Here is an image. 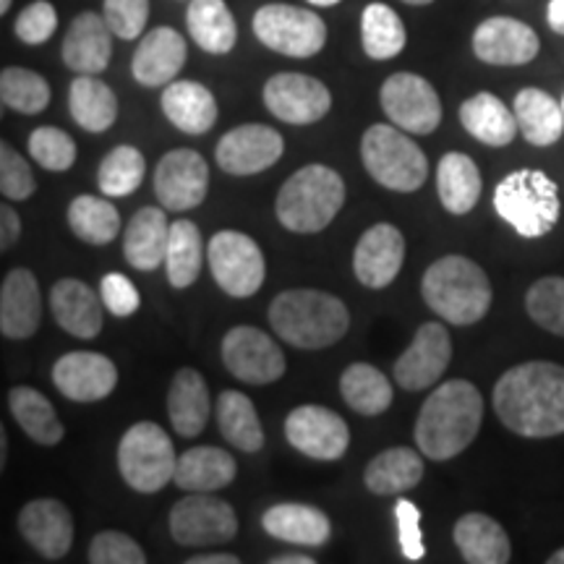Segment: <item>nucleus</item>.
I'll list each match as a JSON object with an SVG mask.
<instances>
[{"label": "nucleus", "instance_id": "nucleus-32", "mask_svg": "<svg viewBox=\"0 0 564 564\" xmlns=\"http://www.w3.org/2000/svg\"><path fill=\"white\" fill-rule=\"evenodd\" d=\"M436 192H440L442 207L449 215H468L481 199V171L468 154L447 152L436 165Z\"/></svg>", "mask_w": 564, "mask_h": 564}, {"label": "nucleus", "instance_id": "nucleus-7", "mask_svg": "<svg viewBox=\"0 0 564 564\" xmlns=\"http://www.w3.org/2000/svg\"><path fill=\"white\" fill-rule=\"evenodd\" d=\"M361 160L366 173L379 186L398 194H413L426 183L429 160L408 131L398 126L373 123L361 139Z\"/></svg>", "mask_w": 564, "mask_h": 564}, {"label": "nucleus", "instance_id": "nucleus-20", "mask_svg": "<svg viewBox=\"0 0 564 564\" xmlns=\"http://www.w3.org/2000/svg\"><path fill=\"white\" fill-rule=\"evenodd\" d=\"M405 262V236L390 223L369 228L352 251V272L361 285L382 291L392 285Z\"/></svg>", "mask_w": 564, "mask_h": 564}, {"label": "nucleus", "instance_id": "nucleus-62", "mask_svg": "<svg viewBox=\"0 0 564 564\" xmlns=\"http://www.w3.org/2000/svg\"><path fill=\"white\" fill-rule=\"evenodd\" d=\"M403 3H408V6H429V3H434V0H403Z\"/></svg>", "mask_w": 564, "mask_h": 564}, {"label": "nucleus", "instance_id": "nucleus-8", "mask_svg": "<svg viewBox=\"0 0 564 564\" xmlns=\"http://www.w3.org/2000/svg\"><path fill=\"white\" fill-rule=\"evenodd\" d=\"M178 457L173 440L160 423H133L118 444V470L139 494H158L175 478Z\"/></svg>", "mask_w": 564, "mask_h": 564}, {"label": "nucleus", "instance_id": "nucleus-40", "mask_svg": "<svg viewBox=\"0 0 564 564\" xmlns=\"http://www.w3.org/2000/svg\"><path fill=\"white\" fill-rule=\"evenodd\" d=\"M9 408L19 426L24 429V434L42 447H53L66 434L51 400L34 387H13L9 392Z\"/></svg>", "mask_w": 564, "mask_h": 564}, {"label": "nucleus", "instance_id": "nucleus-27", "mask_svg": "<svg viewBox=\"0 0 564 564\" xmlns=\"http://www.w3.org/2000/svg\"><path fill=\"white\" fill-rule=\"evenodd\" d=\"M171 225L173 223H167V215L162 209L141 207L123 232L126 262L141 272H152L160 264H165Z\"/></svg>", "mask_w": 564, "mask_h": 564}, {"label": "nucleus", "instance_id": "nucleus-49", "mask_svg": "<svg viewBox=\"0 0 564 564\" xmlns=\"http://www.w3.org/2000/svg\"><path fill=\"white\" fill-rule=\"evenodd\" d=\"M0 192L11 202H24L37 192L30 162L21 158L9 141L0 144Z\"/></svg>", "mask_w": 564, "mask_h": 564}, {"label": "nucleus", "instance_id": "nucleus-18", "mask_svg": "<svg viewBox=\"0 0 564 564\" xmlns=\"http://www.w3.org/2000/svg\"><path fill=\"white\" fill-rule=\"evenodd\" d=\"M285 152V139L264 123H243L217 141V165L228 175H257L272 167Z\"/></svg>", "mask_w": 564, "mask_h": 564}, {"label": "nucleus", "instance_id": "nucleus-55", "mask_svg": "<svg viewBox=\"0 0 564 564\" xmlns=\"http://www.w3.org/2000/svg\"><path fill=\"white\" fill-rule=\"evenodd\" d=\"M21 236V220H19V212L11 207L9 202L0 207V249H9L19 241Z\"/></svg>", "mask_w": 564, "mask_h": 564}, {"label": "nucleus", "instance_id": "nucleus-36", "mask_svg": "<svg viewBox=\"0 0 564 564\" xmlns=\"http://www.w3.org/2000/svg\"><path fill=\"white\" fill-rule=\"evenodd\" d=\"M514 118H518V129L523 133L528 144L549 147L560 141L564 131V112L562 105H556L552 95L544 89L525 87L514 97Z\"/></svg>", "mask_w": 564, "mask_h": 564}, {"label": "nucleus", "instance_id": "nucleus-46", "mask_svg": "<svg viewBox=\"0 0 564 564\" xmlns=\"http://www.w3.org/2000/svg\"><path fill=\"white\" fill-rule=\"evenodd\" d=\"M147 162L144 154H141L137 147H116V150L108 152V158L100 162V171H97V183H100V192L105 196H129L137 192L144 181Z\"/></svg>", "mask_w": 564, "mask_h": 564}, {"label": "nucleus", "instance_id": "nucleus-58", "mask_svg": "<svg viewBox=\"0 0 564 564\" xmlns=\"http://www.w3.org/2000/svg\"><path fill=\"white\" fill-rule=\"evenodd\" d=\"M272 564H314L312 556H303V554H295V556H274L270 560Z\"/></svg>", "mask_w": 564, "mask_h": 564}, {"label": "nucleus", "instance_id": "nucleus-3", "mask_svg": "<svg viewBox=\"0 0 564 564\" xmlns=\"http://www.w3.org/2000/svg\"><path fill=\"white\" fill-rule=\"evenodd\" d=\"M267 316L282 343L303 350L329 348L350 327L348 306L337 295L314 288H293L274 295Z\"/></svg>", "mask_w": 564, "mask_h": 564}, {"label": "nucleus", "instance_id": "nucleus-28", "mask_svg": "<svg viewBox=\"0 0 564 564\" xmlns=\"http://www.w3.org/2000/svg\"><path fill=\"white\" fill-rule=\"evenodd\" d=\"M262 528L272 539L295 546H324L333 535V523L322 510L301 502H282L262 514Z\"/></svg>", "mask_w": 564, "mask_h": 564}, {"label": "nucleus", "instance_id": "nucleus-57", "mask_svg": "<svg viewBox=\"0 0 564 564\" xmlns=\"http://www.w3.org/2000/svg\"><path fill=\"white\" fill-rule=\"evenodd\" d=\"M236 554H199V556H192L188 564H238Z\"/></svg>", "mask_w": 564, "mask_h": 564}, {"label": "nucleus", "instance_id": "nucleus-61", "mask_svg": "<svg viewBox=\"0 0 564 564\" xmlns=\"http://www.w3.org/2000/svg\"><path fill=\"white\" fill-rule=\"evenodd\" d=\"M312 6H324V9H329V6H337L340 0H308Z\"/></svg>", "mask_w": 564, "mask_h": 564}, {"label": "nucleus", "instance_id": "nucleus-50", "mask_svg": "<svg viewBox=\"0 0 564 564\" xmlns=\"http://www.w3.org/2000/svg\"><path fill=\"white\" fill-rule=\"evenodd\" d=\"M91 564H144L147 554L131 535L121 531H102L89 544Z\"/></svg>", "mask_w": 564, "mask_h": 564}, {"label": "nucleus", "instance_id": "nucleus-48", "mask_svg": "<svg viewBox=\"0 0 564 564\" xmlns=\"http://www.w3.org/2000/svg\"><path fill=\"white\" fill-rule=\"evenodd\" d=\"M26 147H30L34 162L51 173H66L76 162L74 137H68L63 129H55V126H40V129H34Z\"/></svg>", "mask_w": 564, "mask_h": 564}, {"label": "nucleus", "instance_id": "nucleus-44", "mask_svg": "<svg viewBox=\"0 0 564 564\" xmlns=\"http://www.w3.org/2000/svg\"><path fill=\"white\" fill-rule=\"evenodd\" d=\"M68 228L84 243L108 246L121 230V215L108 199L82 194L68 204Z\"/></svg>", "mask_w": 564, "mask_h": 564}, {"label": "nucleus", "instance_id": "nucleus-45", "mask_svg": "<svg viewBox=\"0 0 564 564\" xmlns=\"http://www.w3.org/2000/svg\"><path fill=\"white\" fill-rule=\"evenodd\" d=\"M0 100L21 116H37L51 102V87L37 70L11 66L0 74Z\"/></svg>", "mask_w": 564, "mask_h": 564}, {"label": "nucleus", "instance_id": "nucleus-10", "mask_svg": "<svg viewBox=\"0 0 564 564\" xmlns=\"http://www.w3.org/2000/svg\"><path fill=\"white\" fill-rule=\"evenodd\" d=\"M207 262L217 285L230 299H251L267 278L264 253L246 232L220 230L207 246Z\"/></svg>", "mask_w": 564, "mask_h": 564}, {"label": "nucleus", "instance_id": "nucleus-19", "mask_svg": "<svg viewBox=\"0 0 564 564\" xmlns=\"http://www.w3.org/2000/svg\"><path fill=\"white\" fill-rule=\"evenodd\" d=\"M53 384L70 403H100L118 384V369L102 352L74 350L53 366Z\"/></svg>", "mask_w": 564, "mask_h": 564}, {"label": "nucleus", "instance_id": "nucleus-37", "mask_svg": "<svg viewBox=\"0 0 564 564\" xmlns=\"http://www.w3.org/2000/svg\"><path fill=\"white\" fill-rule=\"evenodd\" d=\"M423 478V457L411 447L384 449L366 465L364 484L379 497H394L400 491H411Z\"/></svg>", "mask_w": 564, "mask_h": 564}, {"label": "nucleus", "instance_id": "nucleus-53", "mask_svg": "<svg viewBox=\"0 0 564 564\" xmlns=\"http://www.w3.org/2000/svg\"><path fill=\"white\" fill-rule=\"evenodd\" d=\"M100 299L105 303V308H108L112 316H118V319L137 314L141 306V295L137 291V285L121 272L105 274L100 282Z\"/></svg>", "mask_w": 564, "mask_h": 564}, {"label": "nucleus", "instance_id": "nucleus-2", "mask_svg": "<svg viewBox=\"0 0 564 564\" xmlns=\"http://www.w3.org/2000/svg\"><path fill=\"white\" fill-rule=\"evenodd\" d=\"M484 423V398L476 384L449 379L436 387L415 419V444L429 460H453L474 444Z\"/></svg>", "mask_w": 564, "mask_h": 564}, {"label": "nucleus", "instance_id": "nucleus-26", "mask_svg": "<svg viewBox=\"0 0 564 564\" xmlns=\"http://www.w3.org/2000/svg\"><path fill=\"white\" fill-rule=\"evenodd\" d=\"M102 299H97L87 282L63 278L51 291V312L61 329L79 340H95L102 333Z\"/></svg>", "mask_w": 564, "mask_h": 564}, {"label": "nucleus", "instance_id": "nucleus-11", "mask_svg": "<svg viewBox=\"0 0 564 564\" xmlns=\"http://www.w3.org/2000/svg\"><path fill=\"white\" fill-rule=\"evenodd\" d=\"M238 518L225 499L207 491H194L175 502L171 512V535L175 544L188 549L220 546L236 539Z\"/></svg>", "mask_w": 564, "mask_h": 564}, {"label": "nucleus", "instance_id": "nucleus-15", "mask_svg": "<svg viewBox=\"0 0 564 564\" xmlns=\"http://www.w3.org/2000/svg\"><path fill=\"white\" fill-rule=\"evenodd\" d=\"M453 361V340L447 327L440 322L421 324L413 343L394 361V382L408 392H421L434 387Z\"/></svg>", "mask_w": 564, "mask_h": 564}, {"label": "nucleus", "instance_id": "nucleus-4", "mask_svg": "<svg viewBox=\"0 0 564 564\" xmlns=\"http://www.w3.org/2000/svg\"><path fill=\"white\" fill-rule=\"evenodd\" d=\"M421 295L440 319L455 327L481 322L491 308V282L474 259L449 253L423 272Z\"/></svg>", "mask_w": 564, "mask_h": 564}, {"label": "nucleus", "instance_id": "nucleus-30", "mask_svg": "<svg viewBox=\"0 0 564 564\" xmlns=\"http://www.w3.org/2000/svg\"><path fill=\"white\" fill-rule=\"evenodd\" d=\"M209 411L212 400L207 379L196 369H181L167 392V415H171L175 432L186 440L199 436L209 421Z\"/></svg>", "mask_w": 564, "mask_h": 564}, {"label": "nucleus", "instance_id": "nucleus-56", "mask_svg": "<svg viewBox=\"0 0 564 564\" xmlns=\"http://www.w3.org/2000/svg\"><path fill=\"white\" fill-rule=\"evenodd\" d=\"M546 19L549 26H552L556 34H564V0H552V3H549Z\"/></svg>", "mask_w": 564, "mask_h": 564}, {"label": "nucleus", "instance_id": "nucleus-39", "mask_svg": "<svg viewBox=\"0 0 564 564\" xmlns=\"http://www.w3.org/2000/svg\"><path fill=\"white\" fill-rule=\"evenodd\" d=\"M217 426L220 434L232 447L241 453H259L264 447L262 421H259L257 408H253L249 394L238 390H225L217 400Z\"/></svg>", "mask_w": 564, "mask_h": 564}, {"label": "nucleus", "instance_id": "nucleus-17", "mask_svg": "<svg viewBox=\"0 0 564 564\" xmlns=\"http://www.w3.org/2000/svg\"><path fill=\"white\" fill-rule=\"evenodd\" d=\"M264 105L280 121L308 126L327 116L333 108V95L314 76L285 70V74H274L264 84Z\"/></svg>", "mask_w": 564, "mask_h": 564}, {"label": "nucleus", "instance_id": "nucleus-12", "mask_svg": "<svg viewBox=\"0 0 564 564\" xmlns=\"http://www.w3.org/2000/svg\"><path fill=\"white\" fill-rule=\"evenodd\" d=\"M379 102L387 118L408 133H434L442 123V100L419 74L398 70L382 84Z\"/></svg>", "mask_w": 564, "mask_h": 564}, {"label": "nucleus", "instance_id": "nucleus-16", "mask_svg": "<svg viewBox=\"0 0 564 564\" xmlns=\"http://www.w3.org/2000/svg\"><path fill=\"white\" fill-rule=\"evenodd\" d=\"M152 186L162 207L188 212L207 199L209 167L196 150H171L160 158Z\"/></svg>", "mask_w": 564, "mask_h": 564}, {"label": "nucleus", "instance_id": "nucleus-60", "mask_svg": "<svg viewBox=\"0 0 564 564\" xmlns=\"http://www.w3.org/2000/svg\"><path fill=\"white\" fill-rule=\"evenodd\" d=\"M6 447H9V444H6V434L0 432V465H6Z\"/></svg>", "mask_w": 564, "mask_h": 564}, {"label": "nucleus", "instance_id": "nucleus-38", "mask_svg": "<svg viewBox=\"0 0 564 564\" xmlns=\"http://www.w3.org/2000/svg\"><path fill=\"white\" fill-rule=\"evenodd\" d=\"M186 26L204 53L225 55L236 47V19L225 0H192L186 11Z\"/></svg>", "mask_w": 564, "mask_h": 564}, {"label": "nucleus", "instance_id": "nucleus-6", "mask_svg": "<svg viewBox=\"0 0 564 564\" xmlns=\"http://www.w3.org/2000/svg\"><path fill=\"white\" fill-rule=\"evenodd\" d=\"M494 209L523 238H541L560 223V188L544 171H514L499 181Z\"/></svg>", "mask_w": 564, "mask_h": 564}, {"label": "nucleus", "instance_id": "nucleus-9", "mask_svg": "<svg viewBox=\"0 0 564 564\" xmlns=\"http://www.w3.org/2000/svg\"><path fill=\"white\" fill-rule=\"evenodd\" d=\"M253 34L264 47L288 58H312L327 42V24L308 9L270 3L253 13Z\"/></svg>", "mask_w": 564, "mask_h": 564}, {"label": "nucleus", "instance_id": "nucleus-35", "mask_svg": "<svg viewBox=\"0 0 564 564\" xmlns=\"http://www.w3.org/2000/svg\"><path fill=\"white\" fill-rule=\"evenodd\" d=\"M70 118L89 133H105L118 118L116 91L91 74H79L68 87Z\"/></svg>", "mask_w": 564, "mask_h": 564}, {"label": "nucleus", "instance_id": "nucleus-64", "mask_svg": "<svg viewBox=\"0 0 564 564\" xmlns=\"http://www.w3.org/2000/svg\"><path fill=\"white\" fill-rule=\"evenodd\" d=\"M562 112H564V97H562Z\"/></svg>", "mask_w": 564, "mask_h": 564}, {"label": "nucleus", "instance_id": "nucleus-14", "mask_svg": "<svg viewBox=\"0 0 564 564\" xmlns=\"http://www.w3.org/2000/svg\"><path fill=\"white\" fill-rule=\"evenodd\" d=\"M285 436L301 455L324 463L340 460L350 447L348 423L324 405L293 408L285 419Z\"/></svg>", "mask_w": 564, "mask_h": 564}, {"label": "nucleus", "instance_id": "nucleus-25", "mask_svg": "<svg viewBox=\"0 0 564 564\" xmlns=\"http://www.w3.org/2000/svg\"><path fill=\"white\" fill-rule=\"evenodd\" d=\"M63 63L76 74H102L112 55V30L102 13L82 11L63 40Z\"/></svg>", "mask_w": 564, "mask_h": 564}, {"label": "nucleus", "instance_id": "nucleus-24", "mask_svg": "<svg viewBox=\"0 0 564 564\" xmlns=\"http://www.w3.org/2000/svg\"><path fill=\"white\" fill-rule=\"evenodd\" d=\"M186 40L173 26H158L147 32L139 42L137 53L131 58V74L141 87H167L181 74L186 63Z\"/></svg>", "mask_w": 564, "mask_h": 564}, {"label": "nucleus", "instance_id": "nucleus-23", "mask_svg": "<svg viewBox=\"0 0 564 564\" xmlns=\"http://www.w3.org/2000/svg\"><path fill=\"white\" fill-rule=\"evenodd\" d=\"M42 322L40 282L26 267H17L0 285V333L9 340H30Z\"/></svg>", "mask_w": 564, "mask_h": 564}, {"label": "nucleus", "instance_id": "nucleus-31", "mask_svg": "<svg viewBox=\"0 0 564 564\" xmlns=\"http://www.w3.org/2000/svg\"><path fill=\"white\" fill-rule=\"evenodd\" d=\"M455 546L470 564H505L510 562V535L497 520L484 512H468L455 523Z\"/></svg>", "mask_w": 564, "mask_h": 564}, {"label": "nucleus", "instance_id": "nucleus-59", "mask_svg": "<svg viewBox=\"0 0 564 564\" xmlns=\"http://www.w3.org/2000/svg\"><path fill=\"white\" fill-rule=\"evenodd\" d=\"M549 564H564V546L556 549V552L549 556Z\"/></svg>", "mask_w": 564, "mask_h": 564}, {"label": "nucleus", "instance_id": "nucleus-52", "mask_svg": "<svg viewBox=\"0 0 564 564\" xmlns=\"http://www.w3.org/2000/svg\"><path fill=\"white\" fill-rule=\"evenodd\" d=\"M55 30H58V13H55V6L47 3V0H34V3L19 13L17 24H13L17 37L26 42V45H42V42L53 37Z\"/></svg>", "mask_w": 564, "mask_h": 564}, {"label": "nucleus", "instance_id": "nucleus-63", "mask_svg": "<svg viewBox=\"0 0 564 564\" xmlns=\"http://www.w3.org/2000/svg\"><path fill=\"white\" fill-rule=\"evenodd\" d=\"M11 9V0H0V13H6Z\"/></svg>", "mask_w": 564, "mask_h": 564}, {"label": "nucleus", "instance_id": "nucleus-51", "mask_svg": "<svg viewBox=\"0 0 564 564\" xmlns=\"http://www.w3.org/2000/svg\"><path fill=\"white\" fill-rule=\"evenodd\" d=\"M102 17L116 37L137 40L150 21V0H105Z\"/></svg>", "mask_w": 564, "mask_h": 564}, {"label": "nucleus", "instance_id": "nucleus-54", "mask_svg": "<svg viewBox=\"0 0 564 564\" xmlns=\"http://www.w3.org/2000/svg\"><path fill=\"white\" fill-rule=\"evenodd\" d=\"M394 520H398V539L403 556L408 562H421L426 554L421 533V510L411 499H398L394 502Z\"/></svg>", "mask_w": 564, "mask_h": 564}, {"label": "nucleus", "instance_id": "nucleus-33", "mask_svg": "<svg viewBox=\"0 0 564 564\" xmlns=\"http://www.w3.org/2000/svg\"><path fill=\"white\" fill-rule=\"evenodd\" d=\"M238 474L236 457L220 447H192L178 457L173 481L183 491H217L232 484Z\"/></svg>", "mask_w": 564, "mask_h": 564}, {"label": "nucleus", "instance_id": "nucleus-5", "mask_svg": "<svg viewBox=\"0 0 564 564\" xmlns=\"http://www.w3.org/2000/svg\"><path fill=\"white\" fill-rule=\"evenodd\" d=\"M343 204L345 181L340 173L335 167L314 162L282 183L274 212H278L282 228L301 232V236H314L335 220Z\"/></svg>", "mask_w": 564, "mask_h": 564}, {"label": "nucleus", "instance_id": "nucleus-1", "mask_svg": "<svg viewBox=\"0 0 564 564\" xmlns=\"http://www.w3.org/2000/svg\"><path fill=\"white\" fill-rule=\"evenodd\" d=\"M494 411L512 434L528 440L564 434V366L552 361L512 366L494 387Z\"/></svg>", "mask_w": 564, "mask_h": 564}, {"label": "nucleus", "instance_id": "nucleus-29", "mask_svg": "<svg viewBox=\"0 0 564 564\" xmlns=\"http://www.w3.org/2000/svg\"><path fill=\"white\" fill-rule=\"evenodd\" d=\"M162 112L178 131L202 137L217 121V100L204 84L178 79L162 91Z\"/></svg>", "mask_w": 564, "mask_h": 564}, {"label": "nucleus", "instance_id": "nucleus-43", "mask_svg": "<svg viewBox=\"0 0 564 564\" xmlns=\"http://www.w3.org/2000/svg\"><path fill=\"white\" fill-rule=\"evenodd\" d=\"M204 264L202 232L192 220H175L171 225V241L165 251V272L173 288L194 285Z\"/></svg>", "mask_w": 564, "mask_h": 564}, {"label": "nucleus", "instance_id": "nucleus-13", "mask_svg": "<svg viewBox=\"0 0 564 564\" xmlns=\"http://www.w3.org/2000/svg\"><path fill=\"white\" fill-rule=\"evenodd\" d=\"M223 364L238 382L272 384L288 369L285 352L257 327H232L223 337Z\"/></svg>", "mask_w": 564, "mask_h": 564}, {"label": "nucleus", "instance_id": "nucleus-22", "mask_svg": "<svg viewBox=\"0 0 564 564\" xmlns=\"http://www.w3.org/2000/svg\"><path fill=\"white\" fill-rule=\"evenodd\" d=\"M19 531L45 560H63L74 544V518L58 499H34L21 507Z\"/></svg>", "mask_w": 564, "mask_h": 564}, {"label": "nucleus", "instance_id": "nucleus-41", "mask_svg": "<svg viewBox=\"0 0 564 564\" xmlns=\"http://www.w3.org/2000/svg\"><path fill=\"white\" fill-rule=\"evenodd\" d=\"M343 400L361 415H379L392 405V384L377 366L350 364L340 377Z\"/></svg>", "mask_w": 564, "mask_h": 564}, {"label": "nucleus", "instance_id": "nucleus-34", "mask_svg": "<svg viewBox=\"0 0 564 564\" xmlns=\"http://www.w3.org/2000/svg\"><path fill=\"white\" fill-rule=\"evenodd\" d=\"M460 123L470 137L489 147H507L518 133L514 110L491 91H478L460 105Z\"/></svg>", "mask_w": 564, "mask_h": 564}, {"label": "nucleus", "instance_id": "nucleus-21", "mask_svg": "<svg viewBox=\"0 0 564 564\" xmlns=\"http://www.w3.org/2000/svg\"><path fill=\"white\" fill-rule=\"evenodd\" d=\"M541 51L539 34L525 21L512 17H491L474 32V53L489 66H525Z\"/></svg>", "mask_w": 564, "mask_h": 564}, {"label": "nucleus", "instance_id": "nucleus-42", "mask_svg": "<svg viewBox=\"0 0 564 564\" xmlns=\"http://www.w3.org/2000/svg\"><path fill=\"white\" fill-rule=\"evenodd\" d=\"M408 42L403 19L390 6L371 3L361 13V45L373 61H390L403 53Z\"/></svg>", "mask_w": 564, "mask_h": 564}, {"label": "nucleus", "instance_id": "nucleus-47", "mask_svg": "<svg viewBox=\"0 0 564 564\" xmlns=\"http://www.w3.org/2000/svg\"><path fill=\"white\" fill-rule=\"evenodd\" d=\"M525 312L541 329L564 337V278L535 280L525 293Z\"/></svg>", "mask_w": 564, "mask_h": 564}]
</instances>
